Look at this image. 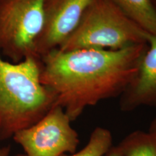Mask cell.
<instances>
[{
  "instance_id": "obj_12",
  "label": "cell",
  "mask_w": 156,
  "mask_h": 156,
  "mask_svg": "<svg viewBox=\"0 0 156 156\" xmlns=\"http://www.w3.org/2000/svg\"><path fill=\"white\" fill-rule=\"evenodd\" d=\"M104 156H122L119 149L117 146H113Z\"/></svg>"
},
{
  "instance_id": "obj_7",
  "label": "cell",
  "mask_w": 156,
  "mask_h": 156,
  "mask_svg": "<svg viewBox=\"0 0 156 156\" xmlns=\"http://www.w3.org/2000/svg\"><path fill=\"white\" fill-rule=\"evenodd\" d=\"M146 50L136 75L120 95L123 112L141 106H156V35L149 34Z\"/></svg>"
},
{
  "instance_id": "obj_14",
  "label": "cell",
  "mask_w": 156,
  "mask_h": 156,
  "mask_svg": "<svg viewBox=\"0 0 156 156\" xmlns=\"http://www.w3.org/2000/svg\"><path fill=\"white\" fill-rule=\"evenodd\" d=\"M154 1H155V2H154V3H155V6H156V0H154ZM153 1V2H154Z\"/></svg>"
},
{
  "instance_id": "obj_3",
  "label": "cell",
  "mask_w": 156,
  "mask_h": 156,
  "mask_svg": "<svg viewBox=\"0 0 156 156\" xmlns=\"http://www.w3.org/2000/svg\"><path fill=\"white\" fill-rule=\"evenodd\" d=\"M149 34L110 0H93L74 32L58 48L119 50L147 43Z\"/></svg>"
},
{
  "instance_id": "obj_11",
  "label": "cell",
  "mask_w": 156,
  "mask_h": 156,
  "mask_svg": "<svg viewBox=\"0 0 156 156\" xmlns=\"http://www.w3.org/2000/svg\"><path fill=\"white\" fill-rule=\"evenodd\" d=\"M0 156H25L24 154H17L15 155H10V147L9 146L0 147Z\"/></svg>"
},
{
  "instance_id": "obj_9",
  "label": "cell",
  "mask_w": 156,
  "mask_h": 156,
  "mask_svg": "<svg viewBox=\"0 0 156 156\" xmlns=\"http://www.w3.org/2000/svg\"><path fill=\"white\" fill-rule=\"evenodd\" d=\"M117 147L122 156H156V134L136 130L126 136Z\"/></svg>"
},
{
  "instance_id": "obj_5",
  "label": "cell",
  "mask_w": 156,
  "mask_h": 156,
  "mask_svg": "<svg viewBox=\"0 0 156 156\" xmlns=\"http://www.w3.org/2000/svg\"><path fill=\"white\" fill-rule=\"evenodd\" d=\"M62 106L54 105L44 116L12 136L25 156H62L77 151V132Z\"/></svg>"
},
{
  "instance_id": "obj_6",
  "label": "cell",
  "mask_w": 156,
  "mask_h": 156,
  "mask_svg": "<svg viewBox=\"0 0 156 156\" xmlns=\"http://www.w3.org/2000/svg\"><path fill=\"white\" fill-rule=\"evenodd\" d=\"M93 0H45L44 25L36 44L41 58L59 47L74 32Z\"/></svg>"
},
{
  "instance_id": "obj_1",
  "label": "cell",
  "mask_w": 156,
  "mask_h": 156,
  "mask_svg": "<svg viewBox=\"0 0 156 156\" xmlns=\"http://www.w3.org/2000/svg\"><path fill=\"white\" fill-rule=\"evenodd\" d=\"M147 43L119 50L55 48L42 56L41 82L72 122L87 107L119 96L133 80Z\"/></svg>"
},
{
  "instance_id": "obj_4",
  "label": "cell",
  "mask_w": 156,
  "mask_h": 156,
  "mask_svg": "<svg viewBox=\"0 0 156 156\" xmlns=\"http://www.w3.org/2000/svg\"><path fill=\"white\" fill-rule=\"evenodd\" d=\"M45 0H0V52L12 62L37 56ZM40 58V57H39Z\"/></svg>"
},
{
  "instance_id": "obj_8",
  "label": "cell",
  "mask_w": 156,
  "mask_h": 156,
  "mask_svg": "<svg viewBox=\"0 0 156 156\" xmlns=\"http://www.w3.org/2000/svg\"><path fill=\"white\" fill-rule=\"evenodd\" d=\"M148 34L156 35V6L153 0H110Z\"/></svg>"
},
{
  "instance_id": "obj_10",
  "label": "cell",
  "mask_w": 156,
  "mask_h": 156,
  "mask_svg": "<svg viewBox=\"0 0 156 156\" xmlns=\"http://www.w3.org/2000/svg\"><path fill=\"white\" fill-rule=\"evenodd\" d=\"M113 147V136L108 129L98 126L90 136L86 145L80 151L62 156H104Z\"/></svg>"
},
{
  "instance_id": "obj_2",
  "label": "cell",
  "mask_w": 156,
  "mask_h": 156,
  "mask_svg": "<svg viewBox=\"0 0 156 156\" xmlns=\"http://www.w3.org/2000/svg\"><path fill=\"white\" fill-rule=\"evenodd\" d=\"M41 67L37 56L12 62L0 55V140L12 138L56 105V95L41 82Z\"/></svg>"
},
{
  "instance_id": "obj_13",
  "label": "cell",
  "mask_w": 156,
  "mask_h": 156,
  "mask_svg": "<svg viewBox=\"0 0 156 156\" xmlns=\"http://www.w3.org/2000/svg\"><path fill=\"white\" fill-rule=\"evenodd\" d=\"M149 131L156 134V117L152 121L151 126H150L149 128Z\"/></svg>"
}]
</instances>
